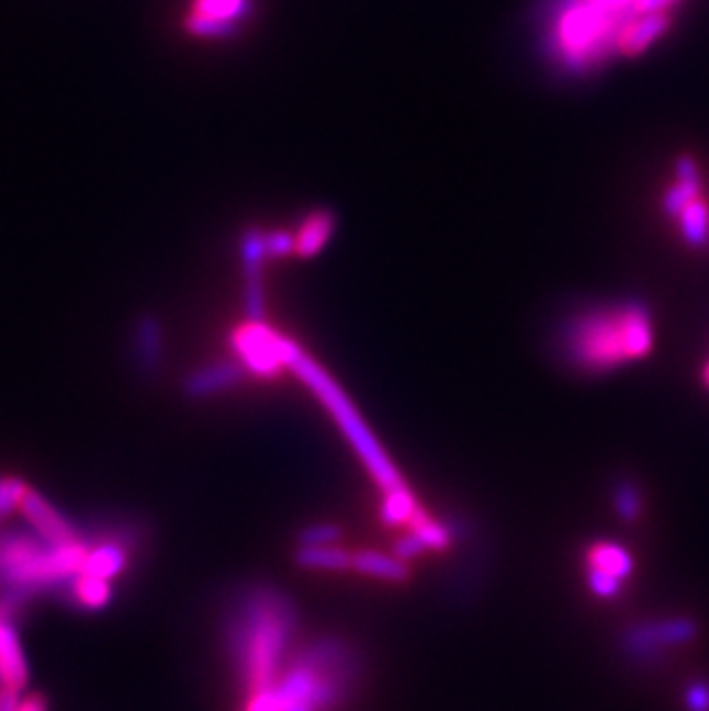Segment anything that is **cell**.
<instances>
[{
	"instance_id": "cell-20",
	"label": "cell",
	"mask_w": 709,
	"mask_h": 711,
	"mask_svg": "<svg viewBox=\"0 0 709 711\" xmlns=\"http://www.w3.org/2000/svg\"><path fill=\"white\" fill-rule=\"evenodd\" d=\"M29 493V486L14 477H0V516L10 514L21 505L23 495Z\"/></svg>"
},
{
	"instance_id": "cell-7",
	"label": "cell",
	"mask_w": 709,
	"mask_h": 711,
	"mask_svg": "<svg viewBox=\"0 0 709 711\" xmlns=\"http://www.w3.org/2000/svg\"><path fill=\"white\" fill-rule=\"evenodd\" d=\"M633 560L618 543H595L587 553V583L597 597H616L631 576Z\"/></svg>"
},
{
	"instance_id": "cell-11",
	"label": "cell",
	"mask_w": 709,
	"mask_h": 711,
	"mask_svg": "<svg viewBox=\"0 0 709 711\" xmlns=\"http://www.w3.org/2000/svg\"><path fill=\"white\" fill-rule=\"evenodd\" d=\"M125 564H127V551L123 549V543H102V546L88 551L81 572L111 580L113 576L123 572Z\"/></svg>"
},
{
	"instance_id": "cell-26",
	"label": "cell",
	"mask_w": 709,
	"mask_h": 711,
	"mask_svg": "<svg viewBox=\"0 0 709 711\" xmlns=\"http://www.w3.org/2000/svg\"><path fill=\"white\" fill-rule=\"evenodd\" d=\"M705 383H707V387H709V362H707V366H705Z\"/></svg>"
},
{
	"instance_id": "cell-2",
	"label": "cell",
	"mask_w": 709,
	"mask_h": 711,
	"mask_svg": "<svg viewBox=\"0 0 709 711\" xmlns=\"http://www.w3.org/2000/svg\"><path fill=\"white\" fill-rule=\"evenodd\" d=\"M297 629L291 601L274 589H251L230 618L228 643L249 696L272 689Z\"/></svg>"
},
{
	"instance_id": "cell-21",
	"label": "cell",
	"mask_w": 709,
	"mask_h": 711,
	"mask_svg": "<svg viewBox=\"0 0 709 711\" xmlns=\"http://www.w3.org/2000/svg\"><path fill=\"white\" fill-rule=\"evenodd\" d=\"M616 505H618V511L620 516H624L627 520L635 518L638 511H641V497H638L635 488L631 486H622L616 495Z\"/></svg>"
},
{
	"instance_id": "cell-23",
	"label": "cell",
	"mask_w": 709,
	"mask_h": 711,
	"mask_svg": "<svg viewBox=\"0 0 709 711\" xmlns=\"http://www.w3.org/2000/svg\"><path fill=\"white\" fill-rule=\"evenodd\" d=\"M337 537L335 528H314L310 532H304V543L306 546H323V543L333 541Z\"/></svg>"
},
{
	"instance_id": "cell-6",
	"label": "cell",
	"mask_w": 709,
	"mask_h": 711,
	"mask_svg": "<svg viewBox=\"0 0 709 711\" xmlns=\"http://www.w3.org/2000/svg\"><path fill=\"white\" fill-rule=\"evenodd\" d=\"M235 348L240 350L243 360L249 369L272 375L281 369V364L291 362L297 346L289 339L277 337L266 325H258L256 320L247 327H243L238 335H235Z\"/></svg>"
},
{
	"instance_id": "cell-16",
	"label": "cell",
	"mask_w": 709,
	"mask_h": 711,
	"mask_svg": "<svg viewBox=\"0 0 709 711\" xmlns=\"http://www.w3.org/2000/svg\"><path fill=\"white\" fill-rule=\"evenodd\" d=\"M694 629L687 622H668L666 627L661 629H641L631 640H633V650L635 652H650L659 645H666V643H682V640L691 637Z\"/></svg>"
},
{
	"instance_id": "cell-19",
	"label": "cell",
	"mask_w": 709,
	"mask_h": 711,
	"mask_svg": "<svg viewBox=\"0 0 709 711\" xmlns=\"http://www.w3.org/2000/svg\"><path fill=\"white\" fill-rule=\"evenodd\" d=\"M159 327L155 320H144L138 325V358L144 362V366L153 369L159 358Z\"/></svg>"
},
{
	"instance_id": "cell-25",
	"label": "cell",
	"mask_w": 709,
	"mask_h": 711,
	"mask_svg": "<svg viewBox=\"0 0 709 711\" xmlns=\"http://www.w3.org/2000/svg\"><path fill=\"white\" fill-rule=\"evenodd\" d=\"M16 711H46V700L35 693V696H29L23 702H19V709Z\"/></svg>"
},
{
	"instance_id": "cell-12",
	"label": "cell",
	"mask_w": 709,
	"mask_h": 711,
	"mask_svg": "<svg viewBox=\"0 0 709 711\" xmlns=\"http://www.w3.org/2000/svg\"><path fill=\"white\" fill-rule=\"evenodd\" d=\"M67 591H69V599H72V603L88 608V610L104 608L113 595L109 580L83 574V572L77 574L75 578H69Z\"/></svg>"
},
{
	"instance_id": "cell-17",
	"label": "cell",
	"mask_w": 709,
	"mask_h": 711,
	"mask_svg": "<svg viewBox=\"0 0 709 711\" xmlns=\"http://www.w3.org/2000/svg\"><path fill=\"white\" fill-rule=\"evenodd\" d=\"M352 566L362 574L387 578V580H404L408 576V568L381 553H358L352 557Z\"/></svg>"
},
{
	"instance_id": "cell-24",
	"label": "cell",
	"mask_w": 709,
	"mask_h": 711,
	"mask_svg": "<svg viewBox=\"0 0 709 711\" xmlns=\"http://www.w3.org/2000/svg\"><path fill=\"white\" fill-rule=\"evenodd\" d=\"M19 709V693L10 689H0V711H16Z\"/></svg>"
},
{
	"instance_id": "cell-22",
	"label": "cell",
	"mask_w": 709,
	"mask_h": 711,
	"mask_svg": "<svg viewBox=\"0 0 709 711\" xmlns=\"http://www.w3.org/2000/svg\"><path fill=\"white\" fill-rule=\"evenodd\" d=\"M687 707L689 711H709V686L694 684L687 691Z\"/></svg>"
},
{
	"instance_id": "cell-9",
	"label": "cell",
	"mask_w": 709,
	"mask_h": 711,
	"mask_svg": "<svg viewBox=\"0 0 709 711\" xmlns=\"http://www.w3.org/2000/svg\"><path fill=\"white\" fill-rule=\"evenodd\" d=\"M21 514L26 516L33 530L46 541L54 543V546H60V543H72L79 539L77 530L67 523V520L56 511L52 503H46L44 497L35 490L29 488V493L23 495V500L19 505Z\"/></svg>"
},
{
	"instance_id": "cell-10",
	"label": "cell",
	"mask_w": 709,
	"mask_h": 711,
	"mask_svg": "<svg viewBox=\"0 0 709 711\" xmlns=\"http://www.w3.org/2000/svg\"><path fill=\"white\" fill-rule=\"evenodd\" d=\"M29 684V666L12 618L0 614V689L21 693Z\"/></svg>"
},
{
	"instance_id": "cell-1",
	"label": "cell",
	"mask_w": 709,
	"mask_h": 711,
	"mask_svg": "<svg viewBox=\"0 0 709 711\" xmlns=\"http://www.w3.org/2000/svg\"><path fill=\"white\" fill-rule=\"evenodd\" d=\"M679 0H551L543 46L566 75H587L618 56L622 35L638 19L673 12Z\"/></svg>"
},
{
	"instance_id": "cell-3",
	"label": "cell",
	"mask_w": 709,
	"mask_h": 711,
	"mask_svg": "<svg viewBox=\"0 0 709 711\" xmlns=\"http://www.w3.org/2000/svg\"><path fill=\"white\" fill-rule=\"evenodd\" d=\"M652 343V318L645 306L635 302L589 309L562 329L566 360L587 373H604L643 360Z\"/></svg>"
},
{
	"instance_id": "cell-14",
	"label": "cell",
	"mask_w": 709,
	"mask_h": 711,
	"mask_svg": "<svg viewBox=\"0 0 709 711\" xmlns=\"http://www.w3.org/2000/svg\"><path fill=\"white\" fill-rule=\"evenodd\" d=\"M243 377V371L233 364H222V366H212L205 369L196 375H192L187 381V394L192 396H207V394H215L222 392L230 385H235Z\"/></svg>"
},
{
	"instance_id": "cell-15",
	"label": "cell",
	"mask_w": 709,
	"mask_h": 711,
	"mask_svg": "<svg viewBox=\"0 0 709 711\" xmlns=\"http://www.w3.org/2000/svg\"><path fill=\"white\" fill-rule=\"evenodd\" d=\"M682 224V233L687 237L691 247H705L709 242V207L707 203L696 196L687 207L677 215Z\"/></svg>"
},
{
	"instance_id": "cell-8",
	"label": "cell",
	"mask_w": 709,
	"mask_h": 711,
	"mask_svg": "<svg viewBox=\"0 0 709 711\" xmlns=\"http://www.w3.org/2000/svg\"><path fill=\"white\" fill-rule=\"evenodd\" d=\"M249 14V0H194L187 31L203 37H226Z\"/></svg>"
},
{
	"instance_id": "cell-18",
	"label": "cell",
	"mask_w": 709,
	"mask_h": 711,
	"mask_svg": "<svg viewBox=\"0 0 709 711\" xmlns=\"http://www.w3.org/2000/svg\"><path fill=\"white\" fill-rule=\"evenodd\" d=\"M297 562L312 568H346L352 564V557L337 549H325V546H306L300 551Z\"/></svg>"
},
{
	"instance_id": "cell-5",
	"label": "cell",
	"mask_w": 709,
	"mask_h": 711,
	"mask_svg": "<svg viewBox=\"0 0 709 711\" xmlns=\"http://www.w3.org/2000/svg\"><path fill=\"white\" fill-rule=\"evenodd\" d=\"M289 366L302 377V381L310 385L325 403V408L335 415V419L339 421L341 431L346 433V438L352 442V447L358 449V454L362 456V461L367 463V467L371 470V474L375 477V482L383 486V490L390 495L394 490H404V482L398 479V474L394 470V465L387 461V456L383 454V449L375 444V440L371 438V433L367 431L364 421L358 417V413L352 410V406L348 403V398L341 394V390L329 381V377L323 373V369L318 364H314L306 354L297 348V352L291 358Z\"/></svg>"
},
{
	"instance_id": "cell-4",
	"label": "cell",
	"mask_w": 709,
	"mask_h": 711,
	"mask_svg": "<svg viewBox=\"0 0 709 711\" xmlns=\"http://www.w3.org/2000/svg\"><path fill=\"white\" fill-rule=\"evenodd\" d=\"M352 675L354 663L348 650L337 640H320L306 647L291 668L281 670L272 689L256 698H263L270 711H329L348 693Z\"/></svg>"
},
{
	"instance_id": "cell-13",
	"label": "cell",
	"mask_w": 709,
	"mask_h": 711,
	"mask_svg": "<svg viewBox=\"0 0 709 711\" xmlns=\"http://www.w3.org/2000/svg\"><path fill=\"white\" fill-rule=\"evenodd\" d=\"M335 228V217L329 215V212H316L310 219H306L295 237V245L293 249L297 251V256H314L323 249V245L327 242L329 233Z\"/></svg>"
}]
</instances>
